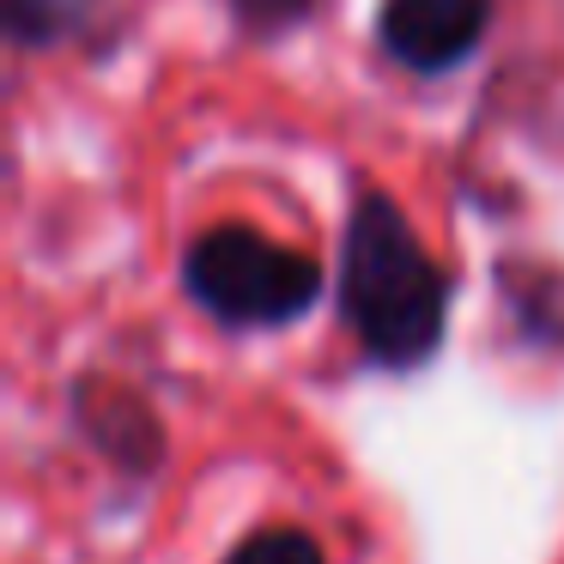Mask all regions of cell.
<instances>
[{
  "instance_id": "52a82bcc",
  "label": "cell",
  "mask_w": 564,
  "mask_h": 564,
  "mask_svg": "<svg viewBox=\"0 0 564 564\" xmlns=\"http://www.w3.org/2000/svg\"><path fill=\"white\" fill-rule=\"evenodd\" d=\"M219 7H225L237 37L280 43V37H292V31H304L310 19H316L322 0H219Z\"/></svg>"
},
{
  "instance_id": "277c9868",
  "label": "cell",
  "mask_w": 564,
  "mask_h": 564,
  "mask_svg": "<svg viewBox=\"0 0 564 564\" xmlns=\"http://www.w3.org/2000/svg\"><path fill=\"white\" fill-rule=\"evenodd\" d=\"M491 37V0H382L377 50L413 79L467 67Z\"/></svg>"
},
{
  "instance_id": "3957f363",
  "label": "cell",
  "mask_w": 564,
  "mask_h": 564,
  "mask_svg": "<svg viewBox=\"0 0 564 564\" xmlns=\"http://www.w3.org/2000/svg\"><path fill=\"white\" fill-rule=\"evenodd\" d=\"M67 425L128 486H152L171 462V431H164L159 401L116 370H79L67 382Z\"/></svg>"
},
{
  "instance_id": "5b68a950",
  "label": "cell",
  "mask_w": 564,
  "mask_h": 564,
  "mask_svg": "<svg viewBox=\"0 0 564 564\" xmlns=\"http://www.w3.org/2000/svg\"><path fill=\"white\" fill-rule=\"evenodd\" d=\"M98 0H7V43L25 55L86 37Z\"/></svg>"
},
{
  "instance_id": "ba28073f",
  "label": "cell",
  "mask_w": 564,
  "mask_h": 564,
  "mask_svg": "<svg viewBox=\"0 0 564 564\" xmlns=\"http://www.w3.org/2000/svg\"><path fill=\"white\" fill-rule=\"evenodd\" d=\"M510 292H522V297H516L522 328L534 334V340L564 346V273L534 268V280H528V273H510Z\"/></svg>"
},
{
  "instance_id": "6da1fadb",
  "label": "cell",
  "mask_w": 564,
  "mask_h": 564,
  "mask_svg": "<svg viewBox=\"0 0 564 564\" xmlns=\"http://www.w3.org/2000/svg\"><path fill=\"white\" fill-rule=\"evenodd\" d=\"M340 322L365 365L389 377H413L449 340L455 273L425 249L406 207L377 183L352 188V207L340 225Z\"/></svg>"
},
{
  "instance_id": "7a4b0ae2",
  "label": "cell",
  "mask_w": 564,
  "mask_h": 564,
  "mask_svg": "<svg viewBox=\"0 0 564 564\" xmlns=\"http://www.w3.org/2000/svg\"><path fill=\"white\" fill-rule=\"evenodd\" d=\"M183 297L231 334H273L304 322L328 292V273L310 249L268 237L261 225L225 219L183 243L176 261Z\"/></svg>"
},
{
  "instance_id": "8992f818",
  "label": "cell",
  "mask_w": 564,
  "mask_h": 564,
  "mask_svg": "<svg viewBox=\"0 0 564 564\" xmlns=\"http://www.w3.org/2000/svg\"><path fill=\"white\" fill-rule=\"evenodd\" d=\"M219 564H328V552H322V540L310 534V528L268 522V528H256V534L237 540Z\"/></svg>"
}]
</instances>
